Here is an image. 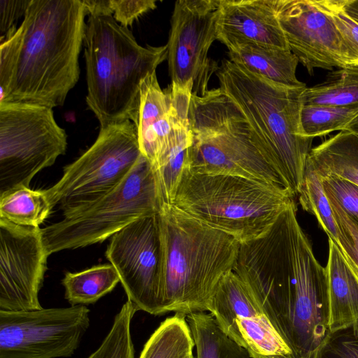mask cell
I'll use <instances>...</instances> for the list:
<instances>
[{
    "mask_svg": "<svg viewBox=\"0 0 358 358\" xmlns=\"http://www.w3.org/2000/svg\"><path fill=\"white\" fill-rule=\"evenodd\" d=\"M292 203L262 236L240 244L233 271L294 358H315L331 335L326 268L315 258Z\"/></svg>",
    "mask_w": 358,
    "mask_h": 358,
    "instance_id": "obj_1",
    "label": "cell"
},
{
    "mask_svg": "<svg viewBox=\"0 0 358 358\" xmlns=\"http://www.w3.org/2000/svg\"><path fill=\"white\" fill-rule=\"evenodd\" d=\"M83 0H31L0 46V103L63 106L80 78L86 29Z\"/></svg>",
    "mask_w": 358,
    "mask_h": 358,
    "instance_id": "obj_2",
    "label": "cell"
},
{
    "mask_svg": "<svg viewBox=\"0 0 358 358\" xmlns=\"http://www.w3.org/2000/svg\"><path fill=\"white\" fill-rule=\"evenodd\" d=\"M157 220L165 313L187 315L208 310L220 280L234 269L240 243L173 205L162 204Z\"/></svg>",
    "mask_w": 358,
    "mask_h": 358,
    "instance_id": "obj_3",
    "label": "cell"
},
{
    "mask_svg": "<svg viewBox=\"0 0 358 358\" xmlns=\"http://www.w3.org/2000/svg\"><path fill=\"white\" fill-rule=\"evenodd\" d=\"M220 88L249 122L257 146L293 197L303 185L312 138L303 136L301 110L306 87L273 83L229 59L216 71Z\"/></svg>",
    "mask_w": 358,
    "mask_h": 358,
    "instance_id": "obj_4",
    "label": "cell"
},
{
    "mask_svg": "<svg viewBox=\"0 0 358 358\" xmlns=\"http://www.w3.org/2000/svg\"><path fill=\"white\" fill-rule=\"evenodd\" d=\"M83 45L86 103L100 127L138 122L143 80L167 59V46L143 47L113 15H90Z\"/></svg>",
    "mask_w": 358,
    "mask_h": 358,
    "instance_id": "obj_5",
    "label": "cell"
},
{
    "mask_svg": "<svg viewBox=\"0 0 358 358\" xmlns=\"http://www.w3.org/2000/svg\"><path fill=\"white\" fill-rule=\"evenodd\" d=\"M292 201L281 185L186 169L173 205L241 244L264 234Z\"/></svg>",
    "mask_w": 358,
    "mask_h": 358,
    "instance_id": "obj_6",
    "label": "cell"
},
{
    "mask_svg": "<svg viewBox=\"0 0 358 358\" xmlns=\"http://www.w3.org/2000/svg\"><path fill=\"white\" fill-rule=\"evenodd\" d=\"M188 115L192 134L189 171L282 186L262 155L247 119L220 87L203 96L192 95Z\"/></svg>",
    "mask_w": 358,
    "mask_h": 358,
    "instance_id": "obj_7",
    "label": "cell"
},
{
    "mask_svg": "<svg viewBox=\"0 0 358 358\" xmlns=\"http://www.w3.org/2000/svg\"><path fill=\"white\" fill-rule=\"evenodd\" d=\"M162 203L155 173L142 156L112 191L80 212L41 229L48 255L110 238L134 220L157 213Z\"/></svg>",
    "mask_w": 358,
    "mask_h": 358,
    "instance_id": "obj_8",
    "label": "cell"
},
{
    "mask_svg": "<svg viewBox=\"0 0 358 358\" xmlns=\"http://www.w3.org/2000/svg\"><path fill=\"white\" fill-rule=\"evenodd\" d=\"M137 128L130 120L100 127L94 143L63 169L62 178L43 189L64 217L85 209L115 189L142 157Z\"/></svg>",
    "mask_w": 358,
    "mask_h": 358,
    "instance_id": "obj_9",
    "label": "cell"
},
{
    "mask_svg": "<svg viewBox=\"0 0 358 358\" xmlns=\"http://www.w3.org/2000/svg\"><path fill=\"white\" fill-rule=\"evenodd\" d=\"M67 135L52 108L0 103V194L29 187L34 177L66 152Z\"/></svg>",
    "mask_w": 358,
    "mask_h": 358,
    "instance_id": "obj_10",
    "label": "cell"
},
{
    "mask_svg": "<svg viewBox=\"0 0 358 358\" xmlns=\"http://www.w3.org/2000/svg\"><path fill=\"white\" fill-rule=\"evenodd\" d=\"M85 306L0 310V358L72 356L90 325Z\"/></svg>",
    "mask_w": 358,
    "mask_h": 358,
    "instance_id": "obj_11",
    "label": "cell"
},
{
    "mask_svg": "<svg viewBox=\"0 0 358 358\" xmlns=\"http://www.w3.org/2000/svg\"><path fill=\"white\" fill-rule=\"evenodd\" d=\"M106 256L136 309L165 313L161 296L162 244L157 213L140 217L113 235Z\"/></svg>",
    "mask_w": 358,
    "mask_h": 358,
    "instance_id": "obj_12",
    "label": "cell"
},
{
    "mask_svg": "<svg viewBox=\"0 0 358 358\" xmlns=\"http://www.w3.org/2000/svg\"><path fill=\"white\" fill-rule=\"evenodd\" d=\"M219 0H179L175 2L167 46L171 83L181 87L192 83V94L203 96L219 66L208 57L217 40Z\"/></svg>",
    "mask_w": 358,
    "mask_h": 358,
    "instance_id": "obj_13",
    "label": "cell"
},
{
    "mask_svg": "<svg viewBox=\"0 0 358 358\" xmlns=\"http://www.w3.org/2000/svg\"><path fill=\"white\" fill-rule=\"evenodd\" d=\"M48 256L40 227L0 218V310L42 308L39 292Z\"/></svg>",
    "mask_w": 358,
    "mask_h": 358,
    "instance_id": "obj_14",
    "label": "cell"
},
{
    "mask_svg": "<svg viewBox=\"0 0 358 358\" xmlns=\"http://www.w3.org/2000/svg\"><path fill=\"white\" fill-rule=\"evenodd\" d=\"M275 4L289 50L310 75L315 69L351 65L348 48L319 0H275Z\"/></svg>",
    "mask_w": 358,
    "mask_h": 358,
    "instance_id": "obj_15",
    "label": "cell"
},
{
    "mask_svg": "<svg viewBox=\"0 0 358 358\" xmlns=\"http://www.w3.org/2000/svg\"><path fill=\"white\" fill-rule=\"evenodd\" d=\"M192 90V83L181 87L173 83L162 90L156 72L143 80L136 126L141 152L152 168L168 145L179 110L190 103Z\"/></svg>",
    "mask_w": 358,
    "mask_h": 358,
    "instance_id": "obj_16",
    "label": "cell"
},
{
    "mask_svg": "<svg viewBox=\"0 0 358 358\" xmlns=\"http://www.w3.org/2000/svg\"><path fill=\"white\" fill-rule=\"evenodd\" d=\"M217 40L255 43L289 49L280 27L275 0H219Z\"/></svg>",
    "mask_w": 358,
    "mask_h": 358,
    "instance_id": "obj_17",
    "label": "cell"
},
{
    "mask_svg": "<svg viewBox=\"0 0 358 358\" xmlns=\"http://www.w3.org/2000/svg\"><path fill=\"white\" fill-rule=\"evenodd\" d=\"M325 268L328 282L329 327L332 334L358 322V271L330 238Z\"/></svg>",
    "mask_w": 358,
    "mask_h": 358,
    "instance_id": "obj_18",
    "label": "cell"
},
{
    "mask_svg": "<svg viewBox=\"0 0 358 358\" xmlns=\"http://www.w3.org/2000/svg\"><path fill=\"white\" fill-rule=\"evenodd\" d=\"M224 45L228 48L229 60L248 71L287 87H306L297 79L299 62L289 49L240 41Z\"/></svg>",
    "mask_w": 358,
    "mask_h": 358,
    "instance_id": "obj_19",
    "label": "cell"
},
{
    "mask_svg": "<svg viewBox=\"0 0 358 358\" xmlns=\"http://www.w3.org/2000/svg\"><path fill=\"white\" fill-rule=\"evenodd\" d=\"M188 115L189 107L179 110L168 145L153 168L162 205H173L182 173L187 168L192 143Z\"/></svg>",
    "mask_w": 358,
    "mask_h": 358,
    "instance_id": "obj_20",
    "label": "cell"
},
{
    "mask_svg": "<svg viewBox=\"0 0 358 358\" xmlns=\"http://www.w3.org/2000/svg\"><path fill=\"white\" fill-rule=\"evenodd\" d=\"M208 311L222 330L237 343L236 320L263 313L245 283L233 271L220 280Z\"/></svg>",
    "mask_w": 358,
    "mask_h": 358,
    "instance_id": "obj_21",
    "label": "cell"
},
{
    "mask_svg": "<svg viewBox=\"0 0 358 358\" xmlns=\"http://www.w3.org/2000/svg\"><path fill=\"white\" fill-rule=\"evenodd\" d=\"M306 167L320 178L335 176L358 185V135L343 130L311 148Z\"/></svg>",
    "mask_w": 358,
    "mask_h": 358,
    "instance_id": "obj_22",
    "label": "cell"
},
{
    "mask_svg": "<svg viewBox=\"0 0 358 358\" xmlns=\"http://www.w3.org/2000/svg\"><path fill=\"white\" fill-rule=\"evenodd\" d=\"M196 348V358H250L248 351L231 338L211 314L197 312L186 317Z\"/></svg>",
    "mask_w": 358,
    "mask_h": 358,
    "instance_id": "obj_23",
    "label": "cell"
},
{
    "mask_svg": "<svg viewBox=\"0 0 358 358\" xmlns=\"http://www.w3.org/2000/svg\"><path fill=\"white\" fill-rule=\"evenodd\" d=\"M238 344L251 358H294L282 337L264 314L238 319Z\"/></svg>",
    "mask_w": 358,
    "mask_h": 358,
    "instance_id": "obj_24",
    "label": "cell"
},
{
    "mask_svg": "<svg viewBox=\"0 0 358 358\" xmlns=\"http://www.w3.org/2000/svg\"><path fill=\"white\" fill-rule=\"evenodd\" d=\"M120 282L112 264L94 266L77 273L66 272L62 280L65 299L71 306L96 303Z\"/></svg>",
    "mask_w": 358,
    "mask_h": 358,
    "instance_id": "obj_25",
    "label": "cell"
},
{
    "mask_svg": "<svg viewBox=\"0 0 358 358\" xmlns=\"http://www.w3.org/2000/svg\"><path fill=\"white\" fill-rule=\"evenodd\" d=\"M186 317L176 313L162 322L144 345L138 358H185L192 353L194 343Z\"/></svg>",
    "mask_w": 358,
    "mask_h": 358,
    "instance_id": "obj_26",
    "label": "cell"
},
{
    "mask_svg": "<svg viewBox=\"0 0 358 358\" xmlns=\"http://www.w3.org/2000/svg\"><path fill=\"white\" fill-rule=\"evenodd\" d=\"M303 103L336 106L358 105V65H347L333 71L322 82L306 87Z\"/></svg>",
    "mask_w": 358,
    "mask_h": 358,
    "instance_id": "obj_27",
    "label": "cell"
},
{
    "mask_svg": "<svg viewBox=\"0 0 358 358\" xmlns=\"http://www.w3.org/2000/svg\"><path fill=\"white\" fill-rule=\"evenodd\" d=\"M52 209L44 190L20 187L0 194V218L17 225L39 227Z\"/></svg>",
    "mask_w": 358,
    "mask_h": 358,
    "instance_id": "obj_28",
    "label": "cell"
},
{
    "mask_svg": "<svg viewBox=\"0 0 358 358\" xmlns=\"http://www.w3.org/2000/svg\"><path fill=\"white\" fill-rule=\"evenodd\" d=\"M358 115V105L336 106L303 104L301 126L306 138L323 136L335 131L345 130Z\"/></svg>",
    "mask_w": 358,
    "mask_h": 358,
    "instance_id": "obj_29",
    "label": "cell"
},
{
    "mask_svg": "<svg viewBox=\"0 0 358 358\" xmlns=\"http://www.w3.org/2000/svg\"><path fill=\"white\" fill-rule=\"evenodd\" d=\"M303 209L317 218L320 227L329 238L338 243L339 230L331 207L324 193L320 176L306 167L303 185L299 194Z\"/></svg>",
    "mask_w": 358,
    "mask_h": 358,
    "instance_id": "obj_30",
    "label": "cell"
},
{
    "mask_svg": "<svg viewBox=\"0 0 358 358\" xmlns=\"http://www.w3.org/2000/svg\"><path fill=\"white\" fill-rule=\"evenodd\" d=\"M136 311L133 303L127 299L115 316L101 345L86 358H135L131 324Z\"/></svg>",
    "mask_w": 358,
    "mask_h": 358,
    "instance_id": "obj_31",
    "label": "cell"
},
{
    "mask_svg": "<svg viewBox=\"0 0 358 358\" xmlns=\"http://www.w3.org/2000/svg\"><path fill=\"white\" fill-rule=\"evenodd\" d=\"M331 17L348 48L351 65H358V22L344 10L343 0H319Z\"/></svg>",
    "mask_w": 358,
    "mask_h": 358,
    "instance_id": "obj_32",
    "label": "cell"
},
{
    "mask_svg": "<svg viewBox=\"0 0 358 358\" xmlns=\"http://www.w3.org/2000/svg\"><path fill=\"white\" fill-rule=\"evenodd\" d=\"M328 200L358 224V185L335 176L320 178Z\"/></svg>",
    "mask_w": 358,
    "mask_h": 358,
    "instance_id": "obj_33",
    "label": "cell"
},
{
    "mask_svg": "<svg viewBox=\"0 0 358 358\" xmlns=\"http://www.w3.org/2000/svg\"><path fill=\"white\" fill-rule=\"evenodd\" d=\"M315 358H358V322L331 334Z\"/></svg>",
    "mask_w": 358,
    "mask_h": 358,
    "instance_id": "obj_34",
    "label": "cell"
},
{
    "mask_svg": "<svg viewBox=\"0 0 358 358\" xmlns=\"http://www.w3.org/2000/svg\"><path fill=\"white\" fill-rule=\"evenodd\" d=\"M339 230L338 245L350 264L358 271V224L336 203L329 201Z\"/></svg>",
    "mask_w": 358,
    "mask_h": 358,
    "instance_id": "obj_35",
    "label": "cell"
},
{
    "mask_svg": "<svg viewBox=\"0 0 358 358\" xmlns=\"http://www.w3.org/2000/svg\"><path fill=\"white\" fill-rule=\"evenodd\" d=\"M155 0H111L114 19L121 25L129 27L135 20L157 5Z\"/></svg>",
    "mask_w": 358,
    "mask_h": 358,
    "instance_id": "obj_36",
    "label": "cell"
},
{
    "mask_svg": "<svg viewBox=\"0 0 358 358\" xmlns=\"http://www.w3.org/2000/svg\"><path fill=\"white\" fill-rule=\"evenodd\" d=\"M31 0H0V34L2 41L14 31L15 23L24 17Z\"/></svg>",
    "mask_w": 358,
    "mask_h": 358,
    "instance_id": "obj_37",
    "label": "cell"
},
{
    "mask_svg": "<svg viewBox=\"0 0 358 358\" xmlns=\"http://www.w3.org/2000/svg\"><path fill=\"white\" fill-rule=\"evenodd\" d=\"M87 15H113L111 0H83Z\"/></svg>",
    "mask_w": 358,
    "mask_h": 358,
    "instance_id": "obj_38",
    "label": "cell"
},
{
    "mask_svg": "<svg viewBox=\"0 0 358 358\" xmlns=\"http://www.w3.org/2000/svg\"><path fill=\"white\" fill-rule=\"evenodd\" d=\"M343 7L345 13L358 22V0H343Z\"/></svg>",
    "mask_w": 358,
    "mask_h": 358,
    "instance_id": "obj_39",
    "label": "cell"
},
{
    "mask_svg": "<svg viewBox=\"0 0 358 358\" xmlns=\"http://www.w3.org/2000/svg\"><path fill=\"white\" fill-rule=\"evenodd\" d=\"M345 130L350 131L358 135V115L355 119L346 127Z\"/></svg>",
    "mask_w": 358,
    "mask_h": 358,
    "instance_id": "obj_40",
    "label": "cell"
},
{
    "mask_svg": "<svg viewBox=\"0 0 358 358\" xmlns=\"http://www.w3.org/2000/svg\"><path fill=\"white\" fill-rule=\"evenodd\" d=\"M185 358H194L192 353L187 355Z\"/></svg>",
    "mask_w": 358,
    "mask_h": 358,
    "instance_id": "obj_41",
    "label": "cell"
}]
</instances>
